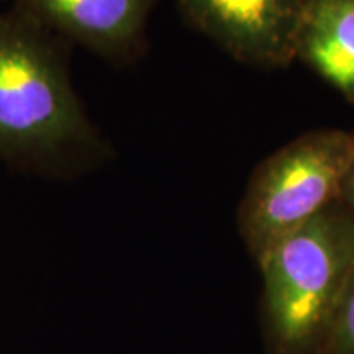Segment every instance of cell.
Returning <instances> with one entry per match:
<instances>
[{
  "instance_id": "cell-2",
  "label": "cell",
  "mask_w": 354,
  "mask_h": 354,
  "mask_svg": "<svg viewBox=\"0 0 354 354\" xmlns=\"http://www.w3.org/2000/svg\"><path fill=\"white\" fill-rule=\"evenodd\" d=\"M276 343L304 351L320 343L354 266V216L336 202L258 258Z\"/></svg>"
},
{
  "instance_id": "cell-8",
  "label": "cell",
  "mask_w": 354,
  "mask_h": 354,
  "mask_svg": "<svg viewBox=\"0 0 354 354\" xmlns=\"http://www.w3.org/2000/svg\"><path fill=\"white\" fill-rule=\"evenodd\" d=\"M339 202L346 209L349 214L354 216V158L351 161V166H349L346 179H344L343 189H342V197H339Z\"/></svg>"
},
{
  "instance_id": "cell-7",
  "label": "cell",
  "mask_w": 354,
  "mask_h": 354,
  "mask_svg": "<svg viewBox=\"0 0 354 354\" xmlns=\"http://www.w3.org/2000/svg\"><path fill=\"white\" fill-rule=\"evenodd\" d=\"M320 343L326 354H354V266Z\"/></svg>"
},
{
  "instance_id": "cell-6",
  "label": "cell",
  "mask_w": 354,
  "mask_h": 354,
  "mask_svg": "<svg viewBox=\"0 0 354 354\" xmlns=\"http://www.w3.org/2000/svg\"><path fill=\"white\" fill-rule=\"evenodd\" d=\"M295 57L354 102V0H305Z\"/></svg>"
},
{
  "instance_id": "cell-5",
  "label": "cell",
  "mask_w": 354,
  "mask_h": 354,
  "mask_svg": "<svg viewBox=\"0 0 354 354\" xmlns=\"http://www.w3.org/2000/svg\"><path fill=\"white\" fill-rule=\"evenodd\" d=\"M158 0H15L63 39L79 43L113 63L127 61L138 50Z\"/></svg>"
},
{
  "instance_id": "cell-1",
  "label": "cell",
  "mask_w": 354,
  "mask_h": 354,
  "mask_svg": "<svg viewBox=\"0 0 354 354\" xmlns=\"http://www.w3.org/2000/svg\"><path fill=\"white\" fill-rule=\"evenodd\" d=\"M68 61L63 38L20 8L0 10V161L12 169L66 180L112 156Z\"/></svg>"
},
{
  "instance_id": "cell-4",
  "label": "cell",
  "mask_w": 354,
  "mask_h": 354,
  "mask_svg": "<svg viewBox=\"0 0 354 354\" xmlns=\"http://www.w3.org/2000/svg\"><path fill=\"white\" fill-rule=\"evenodd\" d=\"M187 20L236 59L281 66L295 57L305 0H177Z\"/></svg>"
},
{
  "instance_id": "cell-3",
  "label": "cell",
  "mask_w": 354,
  "mask_h": 354,
  "mask_svg": "<svg viewBox=\"0 0 354 354\" xmlns=\"http://www.w3.org/2000/svg\"><path fill=\"white\" fill-rule=\"evenodd\" d=\"M354 158V135L307 133L269 156L251 177L238 221L254 258L339 202Z\"/></svg>"
}]
</instances>
